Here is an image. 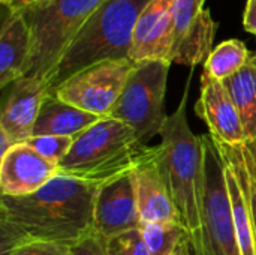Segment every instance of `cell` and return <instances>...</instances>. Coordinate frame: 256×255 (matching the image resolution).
Returning a JSON list of instances; mask_svg holds the SVG:
<instances>
[{
  "label": "cell",
  "mask_w": 256,
  "mask_h": 255,
  "mask_svg": "<svg viewBox=\"0 0 256 255\" xmlns=\"http://www.w3.org/2000/svg\"><path fill=\"white\" fill-rule=\"evenodd\" d=\"M150 0H104L76 33L50 81V92L74 74L104 60L129 59L136 21Z\"/></svg>",
  "instance_id": "3"
},
{
  "label": "cell",
  "mask_w": 256,
  "mask_h": 255,
  "mask_svg": "<svg viewBox=\"0 0 256 255\" xmlns=\"http://www.w3.org/2000/svg\"><path fill=\"white\" fill-rule=\"evenodd\" d=\"M132 177L142 224L178 222V215L160 168L158 146L146 149L140 162L132 170Z\"/></svg>",
  "instance_id": "13"
},
{
  "label": "cell",
  "mask_w": 256,
  "mask_h": 255,
  "mask_svg": "<svg viewBox=\"0 0 256 255\" xmlns=\"http://www.w3.org/2000/svg\"><path fill=\"white\" fill-rule=\"evenodd\" d=\"M225 174H226V186L232 204V215H234L240 252L242 255H256L255 227H254L249 200L246 195V188L242 179L234 171V168L226 161H225Z\"/></svg>",
  "instance_id": "18"
},
{
  "label": "cell",
  "mask_w": 256,
  "mask_h": 255,
  "mask_svg": "<svg viewBox=\"0 0 256 255\" xmlns=\"http://www.w3.org/2000/svg\"><path fill=\"white\" fill-rule=\"evenodd\" d=\"M75 137H62V135H38L32 137L28 143L38 153H40L48 161L60 165V162L68 156L72 149Z\"/></svg>",
  "instance_id": "22"
},
{
  "label": "cell",
  "mask_w": 256,
  "mask_h": 255,
  "mask_svg": "<svg viewBox=\"0 0 256 255\" xmlns=\"http://www.w3.org/2000/svg\"><path fill=\"white\" fill-rule=\"evenodd\" d=\"M147 147L126 123L102 117L75 137L58 174L100 186L132 173Z\"/></svg>",
  "instance_id": "4"
},
{
  "label": "cell",
  "mask_w": 256,
  "mask_h": 255,
  "mask_svg": "<svg viewBox=\"0 0 256 255\" xmlns=\"http://www.w3.org/2000/svg\"><path fill=\"white\" fill-rule=\"evenodd\" d=\"M206 155V192L202 213V254L242 255L232 204L226 186L224 156L208 135H202Z\"/></svg>",
  "instance_id": "7"
},
{
  "label": "cell",
  "mask_w": 256,
  "mask_h": 255,
  "mask_svg": "<svg viewBox=\"0 0 256 255\" xmlns=\"http://www.w3.org/2000/svg\"><path fill=\"white\" fill-rule=\"evenodd\" d=\"M102 117L80 110L56 95L50 93L40 108L38 116L33 137L38 135H62V137H76L92 125H94Z\"/></svg>",
  "instance_id": "16"
},
{
  "label": "cell",
  "mask_w": 256,
  "mask_h": 255,
  "mask_svg": "<svg viewBox=\"0 0 256 255\" xmlns=\"http://www.w3.org/2000/svg\"><path fill=\"white\" fill-rule=\"evenodd\" d=\"M104 0H42L24 17L32 30V54L24 77L48 84L58 60Z\"/></svg>",
  "instance_id": "5"
},
{
  "label": "cell",
  "mask_w": 256,
  "mask_h": 255,
  "mask_svg": "<svg viewBox=\"0 0 256 255\" xmlns=\"http://www.w3.org/2000/svg\"><path fill=\"white\" fill-rule=\"evenodd\" d=\"M252 144H254V147H255V150H256V141L255 143H252Z\"/></svg>",
  "instance_id": "31"
},
{
  "label": "cell",
  "mask_w": 256,
  "mask_h": 255,
  "mask_svg": "<svg viewBox=\"0 0 256 255\" xmlns=\"http://www.w3.org/2000/svg\"><path fill=\"white\" fill-rule=\"evenodd\" d=\"M171 62L146 60L135 63L126 86L108 117L126 123L147 146L160 134L165 122V93Z\"/></svg>",
  "instance_id": "6"
},
{
  "label": "cell",
  "mask_w": 256,
  "mask_h": 255,
  "mask_svg": "<svg viewBox=\"0 0 256 255\" xmlns=\"http://www.w3.org/2000/svg\"><path fill=\"white\" fill-rule=\"evenodd\" d=\"M70 255H106V239L93 233L74 245Z\"/></svg>",
  "instance_id": "25"
},
{
  "label": "cell",
  "mask_w": 256,
  "mask_h": 255,
  "mask_svg": "<svg viewBox=\"0 0 256 255\" xmlns=\"http://www.w3.org/2000/svg\"><path fill=\"white\" fill-rule=\"evenodd\" d=\"M195 111L196 116L207 123L214 143L225 146L248 143L242 117L224 81L214 80L202 72L200 99L195 105Z\"/></svg>",
  "instance_id": "11"
},
{
  "label": "cell",
  "mask_w": 256,
  "mask_h": 255,
  "mask_svg": "<svg viewBox=\"0 0 256 255\" xmlns=\"http://www.w3.org/2000/svg\"><path fill=\"white\" fill-rule=\"evenodd\" d=\"M242 117L249 143L256 141V63L250 62L224 81Z\"/></svg>",
  "instance_id": "17"
},
{
  "label": "cell",
  "mask_w": 256,
  "mask_h": 255,
  "mask_svg": "<svg viewBox=\"0 0 256 255\" xmlns=\"http://www.w3.org/2000/svg\"><path fill=\"white\" fill-rule=\"evenodd\" d=\"M14 2H15V0H2V3H3L4 6H8L9 9H10V8L14 6Z\"/></svg>",
  "instance_id": "29"
},
{
  "label": "cell",
  "mask_w": 256,
  "mask_h": 255,
  "mask_svg": "<svg viewBox=\"0 0 256 255\" xmlns=\"http://www.w3.org/2000/svg\"><path fill=\"white\" fill-rule=\"evenodd\" d=\"M252 60H254V62L256 63V56H252Z\"/></svg>",
  "instance_id": "30"
},
{
  "label": "cell",
  "mask_w": 256,
  "mask_h": 255,
  "mask_svg": "<svg viewBox=\"0 0 256 255\" xmlns=\"http://www.w3.org/2000/svg\"><path fill=\"white\" fill-rule=\"evenodd\" d=\"M58 176V165L38 153L28 143H15L0 158L2 195H30Z\"/></svg>",
  "instance_id": "12"
},
{
  "label": "cell",
  "mask_w": 256,
  "mask_h": 255,
  "mask_svg": "<svg viewBox=\"0 0 256 255\" xmlns=\"http://www.w3.org/2000/svg\"><path fill=\"white\" fill-rule=\"evenodd\" d=\"M32 54V30L22 11H9L0 32V87L22 78Z\"/></svg>",
  "instance_id": "15"
},
{
  "label": "cell",
  "mask_w": 256,
  "mask_h": 255,
  "mask_svg": "<svg viewBox=\"0 0 256 255\" xmlns=\"http://www.w3.org/2000/svg\"><path fill=\"white\" fill-rule=\"evenodd\" d=\"M106 255H150L141 228L106 239Z\"/></svg>",
  "instance_id": "23"
},
{
  "label": "cell",
  "mask_w": 256,
  "mask_h": 255,
  "mask_svg": "<svg viewBox=\"0 0 256 255\" xmlns=\"http://www.w3.org/2000/svg\"><path fill=\"white\" fill-rule=\"evenodd\" d=\"M134 66L135 62L130 59L104 60L74 74L50 93L80 110L108 117Z\"/></svg>",
  "instance_id": "8"
},
{
  "label": "cell",
  "mask_w": 256,
  "mask_h": 255,
  "mask_svg": "<svg viewBox=\"0 0 256 255\" xmlns=\"http://www.w3.org/2000/svg\"><path fill=\"white\" fill-rule=\"evenodd\" d=\"M48 95L50 87L40 80L22 77L15 81L0 117V132L8 135L14 144L30 140Z\"/></svg>",
  "instance_id": "14"
},
{
  "label": "cell",
  "mask_w": 256,
  "mask_h": 255,
  "mask_svg": "<svg viewBox=\"0 0 256 255\" xmlns=\"http://www.w3.org/2000/svg\"><path fill=\"white\" fill-rule=\"evenodd\" d=\"M176 255H192V248H190V242L189 239H186L177 249Z\"/></svg>",
  "instance_id": "28"
},
{
  "label": "cell",
  "mask_w": 256,
  "mask_h": 255,
  "mask_svg": "<svg viewBox=\"0 0 256 255\" xmlns=\"http://www.w3.org/2000/svg\"><path fill=\"white\" fill-rule=\"evenodd\" d=\"M142 225L132 173L98 188L94 201V233L110 239L140 230Z\"/></svg>",
  "instance_id": "10"
},
{
  "label": "cell",
  "mask_w": 256,
  "mask_h": 255,
  "mask_svg": "<svg viewBox=\"0 0 256 255\" xmlns=\"http://www.w3.org/2000/svg\"><path fill=\"white\" fill-rule=\"evenodd\" d=\"M204 3L206 0H176L172 63L194 68L206 63L213 51L216 24Z\"/></svg>",
  "instance_id": "9"
},
{
  "label": "cell",
  "mask_w": 256,
  "mask_h": 255,
  "mask_svg": "<svg viewBox=\"0 0 256 255\" xmlns=\"http://www.w3.org/2000/svg\"><path fill=\"white\" fill-rule=\"evenodd\" d=\"M98 188L58 174L30 195H2V255L27 242L74 246L93 234Z\"/></svg>",
  "instance_id": "1"
},
{
  "label": "cell",
  "mask_w": 256,
  "mask_h": 255,
  "mask_svg": "<svg viewBox=\"0 0 256 255\" xmlns=\"http://www.w3.org/2000/svg\"><path fill=\"white\" fill-rule=\"evenodd\" d=\"M188 90L177 110L166 117L159 134L160 168L178 215L186 230L192 255L202 254V213L206 192V155L202 137H196L186 116Z\"/></svg>",
  "instance_id": "2"
},
{
  "label": "cell",
  "mask_w": 256,
  "mask_h": 255,
  "mask_svg": "<svg viewBox=\"0 0 256 255\" xmlns=\"http://www.w3.org/2000/svg\"><path fill=\"white\" fill-rule=\"evenodd\" d=\"M222 156L225 161L234 168L237 176L242 179L244 188H246V195L249 200L250 212H252V219H254V227H255L256 236V150L252 143H244L240 146H225V144H218Z\"/></svg>",
  "instance_id": "20"
},
{
  "label": "cell",
  "mask_w": 256,
  "mask_h": 255,
  "mask_svg": "<svg viewBox=\"0 0 256 255\" xmlns=\"http://www.w3.org/2000/svg\"><path fill=\"white\" fill-rule=\"evenodd\" d=\"M70 248L51 242H27L12 248L4 255H70Z\"/></svg>",
  "instance_id": "24"
},
{
  "label": "cell",
  "mask_w": 256,
  "mask_h": 255,
  "mask_svg": "<svg viewBox=\"0 0 256 255\" xmlns=\"http://www.w3.org/2000/svg\"><path fill=\"white\" fill-rule=\"evenodd\" d=\"M252 56L244 42L238 39H228L213 48L204 63V74L214 80L225 81L244 68Z\"/></svg>",
  "instance_id": "19"
},
{
  "label": "cell",
  "mask_w": 256,
  "mask_h": 255,
  "mask_svg": "<svg viewBox=\"0 0 256 255\" xmlns=\"http://www.w3.org/2000/svg\"><path fill=\"white\" fill-rule=\"evenodd\" d=\"M255 56H256V54H255Z\"/></svg>",
  "instance_id": "32"
},
{
  "label": "cell",
  "mask_w": 256,
  "mask_h": 255,
  "mask_svg": "<svg viewBox=\"0 0 256 255\" xmlns=\"http://www.w3.org/2000/svg\"><path fill=\"white\" fill-rule=\"evenodd\" d=\"M150 255H176L178 246L189 239L178 222H147L141 225Z\"/></svg>",
  "instance_id": "21"
},
{
  "label": "cell",
  "mask_w": 256,
  "mask_h": 255,
  "mask_svg": "<svg viewBox=\"0 0 256 255\" xmlns=\"http://www.w3.org/2000/svg\"><path fill=\"white\" fill-rule=\"evenodd\" d=\"M39 2H42V0H15L14 2V6L9 11H24V9H27L30 6L39 3Z\"/></svg>",
  "instance_id": "27"
},
{
  "label": "cell",
  "mask_w": 256,
  "mask_h": 255,
  "mask_svg": "<svg viewBox=\"0 0 256 255\" xmlns=\"http://www.w3.org/2000/svg\"><path fill=\"white\" fill-rule=\"evenodd\" d=\"M244 29L256 36V0H248L244 15H243Z\"/></svg>",
  "instance_id": "26"
}]
</instances>
